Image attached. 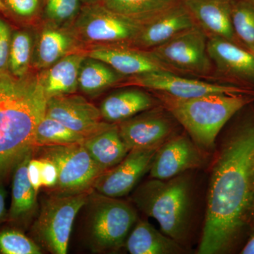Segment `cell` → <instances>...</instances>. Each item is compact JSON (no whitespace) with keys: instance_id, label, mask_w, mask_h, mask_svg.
<instances>
[{"instance_id":"cell-1","label":"cell","mask_w":254,"mask_h":254,"mask_svg":"<svg viewBox=\"0 0 254 254\" xmlns=\"http://www.w3.org/2000/svg\"><path fill=\"white\" fill-rule=\"evenodd\" d=\"M254 118L237 127L214 162L200 254H225L249 225L254 194Z\"/></svg>"},{"instance_id":"cell-2","label":"cell","mask_w":254,"mask_h":254,"mask_svg":"<svg viewBox=\"0 0 254 254\" xmlns=\"http://www.w3.org/2000/svg\"><path fill=\"white\" fill-rule=\"evenodd\" d=\"M47 101L38 75L0 74V184L6 185L18 162L34 149Z\"/></svg>"},{"instance_id":"cell-3","label":"cell","mask_w":254,"mask_h":254,"mask_svg":"<svg viewBox=\"0 0 254 254\" xmlns=\"http://www.w3.org/2000/svg\"><path fill=\"white\" fill-rule=\"evenodd\" d=\"M153 93L203 152L213 149L217 137L227 122L254 100L247 94L217 93L177 98L165 93Z\"/></svg>"},{"instance_id":"cell-4","label":"cell","mask_w":254,"mask_h":254,"mask_svg":"<svg viewBox=\"0 0 254 254\" xmlns=\"http://www.w3.org/2000/svg\"><path fill=\"white\" fill-rule=\"evenodd\" d=\"M191 190L187 173L168 180L151 178L137 187L131 200L158 222L164 234L184 246L190 231Z\"/></svg>"},{"instance_id":"cell-5","label":"cell","mask_w":254,"mask_h":254,"mask_svg":"<svg viewBox=\"0 0 254 254\" xmlns=\"http://www.w3.org/2000/svg\"><path fill=\"white\" fill-rule=\"evenodd\" d=\"M86 205L88 210L87 238L92 251L95 253H115L125 247L138 218L133 205L94 190L90 193Z\"/></svg>"},{"instance_id":"cell-6","label":"cell","mask_w":254,"mask_h":254,"mask_svg":"<svg viewBox=\"0 0 254 254\" xmlns=\"http://www.w3.org/2000/svg\"><path fill=\"white\" fill-rule=\"evenodd\" d=\"M90 193L52 194L43 200L30 226V237L50 253H67L73 222L88 202Z\"/></svg>"},{"instance_id":"cell-7","label":"cell","mask_w":254,"mask_h":254,"mask_svg":"<svg viewBox=\"0 0 254 254\" xmlns=\"http://www.w3.org/2000/svg\"><path fill=\"white\" fill-rule=\"evenodd\" d=\"M145 22L118 14L102 4L81 8L71 31L77 39L97 46H131Z\"/></svg>"},{"instance_id":"cell-8","label":"cell","mask_w":254,"mask_h":254,"mask_svg":"<svg viewBox=\"0 0 254 254\" xmlns=\"http://www.w3.org/2000/svg\"><path fill=\"white\" fill-rule=\"evenodd\" d=\"M33 156L51 160L58 170V182L53 194L71 195L93 190L99 170L81 143L36 147Z\"/></svg>"},{"instance_id":"cell-9","label":"cell","mask_w":254,"mask_h":254,"mask_svg":"<svg viewBox=\"0 0 254 254\" xmlns=\"http://www.w3.org/2000/svg\"><path fill=\"white\" fill-rule=\"evenodd\" d=\"M208 38L195 25L150 51L175 73L209 76L213 65L207 49Z\"/></svg>"},{"instance_id":"cell-10","label":"cell","mask_w":254,"mask_h":254,"mask_svg":"<svg viewBox=\"0 0 254 254\" xmlns=\"http://www.w3.org/2000/svg\"><path fill=\"white\" fill-rule=\"evenodd\" d=\"M128 150L159 148L177 134V123L161 105L117 124Z\"/></svg>"},{"instance_id":"cell-11","label":"cell","mask_w":254,"mask_h":254,"mask_svg":"<svg viewBox=\"0 0 254 254\" xmlns=\"http://www.w3.org/2000/svg\"><path fill=\"white\" fill-rule=\"evenodd\" d=\"M122 85L141 87L153 93H165L177 98H191L217 93L254 94L253 91L244 87L209 83L168 71H154L130 76Z\"/></svg>"},{"instance_id":"cell-12","label":"cell","mask_w":254,"mask_h":254,"mask_svg":"<svg viewBox=\"0 0 254 254\" xmlns=\"http://www.w3.org/2000/svg\"><path fill=\"white\" fill-rule=\"evenodd\" d=\"M159 148L129 150L116 166L98 177L93 190L111 198H120L128 195L142 177L149 173Z\"/></svg>"},{"instance_id":"cell-13","label":"cell","mask_w":254,"mask_h":254,"mask_svg":"<svg viewBox=\"0 0 254 254\" xmlns=\"http://www.w3.org/2000/svg\"><path fill=\"white\" fill-rule=\"evenodd\" d=\"M46 116L58 120L85 138L99 133L115 125L104 121L100 108L78 95L50 98L47 101Z\"/></svg>"},{"instance_id":"cell-14","label":"cell","mask_w":254,"mask_h":254,"mask_svg":"<svg viewBox=\"0 0 254 254\" xmlns=\"http://www.w3.org/2000/svg\"><path fill=\"white\" fill-rule=\"evenodd\" d=\"M203 151L187 133H177L159 148L151 168L150 177L168 180L201 167Z\"/></svg>"},{"instance_id":"cell-15","label":"cell","mask_w":254,"mask_h":254,"mask_svg":"<svg viewBox=\"0 0 254 254\" xmlns=\"http://www.w3.org/2000/svg\"><path fill=\"white\" fill-rule=\"evenodd\" d=\"M86 55L108 64L125 77L154 71L175 73L150 50L130 46H97L89 50Z\"/></svg>"},{"instance_id":"cell-16","label":"cell","mask_w":254,"mask_h":254,"mask_svg":"<svg viewBox=\"0 0 254 254\" xmlns=\"http://www.w3.org/2000/svg\"><path fill=\"white\" fill-rule=\"evenodd\" d=\"M194 26L193 18L180 0L168 9L145 21L139 35L131 46L150 50Z\"/></svg>"},{"instance_id":"cell-17","label":"cell","mask_w":254,"mask_h":254,"mask_svg":"<svg viewBox=\"0 0 254 254\" xmlns=\"http://www.w3.org/2000/svg\"><path fill=\"white\" fill-rule=\"evenodd\" d=\"M207 49L214 67L225 77L254 86V55L236 43L208 37Z\"/></svg>"},{"instance_id":"cell-18","label":"cell","mask_w":254,"mask_h":254,"mask_svg":"<svg viewBox=\"0 0 254 254\" xmlns=\"http://www.w3.org/2000/svg\"><path fill=\"white\" fill-rule=\"evenodd\" d=\"M33 150L21 158L13 172L11 203L6 222L9 226L23 232L31 226L38 210V193L28 177V163L33 157Z\"/></svg>"},{"instance_id":"cell-19","label":"cell","mask_w":254,"mask_h":254,"mask_svg":"<svg viewBox=\"0 0 254 254\" xmlns=\"http://www.w3.org/2000/svg\"><path fill=\"white\" fill-rule=\"evenodd\" d=\"M196 26L208 37L237 43L232 21L231 0H181Z\"/></svg>"},{"instance_id":"cell-20","label":"cell","mask_w":254,"mask_h":254,"mask_svg":"<svg viewBox=\"0 0 254 254\" xmlns=\"http://www.w3.org/2000/svg\"><path fill=\"white\" fill-rule=\"evenodd\" d=\"M86 57L70 53L38 75L47 99L73 94L77 91L80 67Z\"/></svg>"},{"instance_id":"cell-21","label":"cell","mask_w":254,"mask_h":254,"mask_svg":"<svg viewBox=\"0 0 254 254\" xmlns=\"http://www.w3.org/2000/svg\"><path fill=\"white\" fill-rule=\"evenodd\" d=\"M160 105L149 93L133 88L108 95L102 102L100 110L104 121L118 124Z\"/></svg>"},{"instance_id":"cell-22","label":"cell","mask_w":254,"mask_h":254,"mask_svg":"<svg viewBox=\"0 0 254 254\" xmlns=\"http://www.w3.org/2000/svg\"><path fill=\"white\" fill-rule=\"evenodd\" d=\"M82 144L91 155L100 175L116 166L129 152L120 136L117 124L85 138Z\"/></svg>"},{"instance_id":"cell-23","label":"cell","mask_w":254,"mask_h":254,"mask_svg":"<svg viewBox=\"0 0 254 254\" xmlns=\"http://www.w3.org/2000/svg\"><path fill=\"white\" fill-rule=\"evenodd\" d=\"M76 41L72 32L49 23L43 28L37 42L34 56L32 58L34 66L43 70L50 67L70 54Z\"/></svg>"},{"instance_id":"cell-24","label":"cell","mask_w":254,"mask_h":254,"mask_svg":"<svg viewBox=\"0 0 254 254\" xmlns=\"http://www.w3.org/2000/svg\"><path fill=\"white\" fill-rule=\"evenodd\" d=\"M125 246L131 254H181L187 252L181 244L144 220L137 222Z\"/></svg>"},{"instance_id":"cell-25","label":"cell","mask_w":254,"mask_h":254,"mask_svg":"<svg viewBox=\"0 0 254 254\" xmlns=\"http://www.w3.org/2000/svg\"><path fill=\"white\" fill-rule=\"evenodd\" d=\"M125 78L108 64L86 55L80 67L78 88L85 94L95 96Z\"/></svg>"},{"instance_id":"cell-26","label":"cell","mask_w":254,"mask_h":254,"mask_svg":"<svg viewBox=\"0 0 254 254\" xmlns=\"http://www.w3.org/2000/svg\"><path fill=\"white\" fill-rule=\"evenodd\" d=\"M180 0H103L102 4L118 14L145 21Z\"/></svg>"},{"instance_id":"cell-27","label":"cell","mask_w":254,"mask_h":254,"mask_svg":"<svg viewBox=\"0 0 254 254\" xmlns=\"http://www.w3.org/2000/svg\"><path fill=\"white\" fill-rule=\"evenodd\" d=\"M85 138L83 135L70 129L58 120L45 115L37 127L35 148L81 143Z\"/></svg>"},{"instance_id":"cell-28","label":"cell","mask_w":254,"mask_h":254,"mask_svg":"<svg viewBox=\"0 0 254 254\" xmlns=\"http://www.w3.org/2000/svg\"><path fill=\"white\" fill-rule=\"evenodd\" d=\"M33 56V40L27 31L15 32L11 36L8 71L15 77L27 74Z\"/></svg>"},{"instance_id":"cell-29","label":"cell","mask_w":254,"mask_h":254,"mask_svg":"<svg viewBox=\"0 0 254 254\" xmlns=\"http://www.w3.org/2000/svg\"><path fill=\"white\" fill-rule=\"evenodd\" d=\"M232 21L237 41L254 46V0H231Z\"/></svg>"},{"instance_id":"cell-30","label":"cell","mask_w":254,"mask_h":254,"mask_svg":"<svg viewBox=\"0 0 254 254\" xmlns=\"http://www.w3.org/2000/svg\"><path fill=\"white\" fill-rule=\"evenodd\" d=\"M0 254H41L42 248L22 230L8 225L0 230Z\"/></svg>"},{"instance_id":"cell-31","label":"cell","mask_w":254,"mask_h":254,"mask_svg":"<svg viewBox=\"0 0 254 254\" xmlns=\"http://www.w3.org/2000/svg\"><path fill=\"white\" fill-rule=\"evenodd\" d=\"M81 0H46L45 14L50 22L60 26L77 17Z\"/></svg>"},{"instance_id":"cell-32","label":"cell","mask_w":254,"mask_h":254,"mask_svg":"<svg viewBox=\"0 0 254 254\" xmlns=\"http://www.w3.org/2000/svg\"><path fill=\"white\" fill-rule=\"evenodd\" d=\"M5 11L16 17L31 18L36 16L41 8V0H1Z\"/></svg>"},{"instance_id":"cell-33","label":"cell","mask_w":254,"mask_h":254,"mask_svg":"<svg viewBox=\"0 0 254 254\" xmlns=\"http://www.w3.org/2000/svg\"><path fill=\"white\" fill-rule=\"evenodd\" d=\"M11 36L9 25L0 18V74L8 71Z\"/></svg>"},{"instance_id":"cell-34","label":"cell","mask_w":254,"mask_h":254,"mask_svg":"<svg viewBox=\"0 0 254 254\" xmlns=\"http://www.w3.org/2000/svg\"><path fill=\"white\" fill-rule=\"evenodd\" d=\"M37 157V156H35ZM40 160L42 185L46 188L53 189L58 185V170L55 164L48 159L37 157Z\"/></svg>"},{"instance_id":"cell-35","label":"cell","mask_w":254,"mask_h":254,"mask_svg":"<svg viewBox=\"0 0 254 254\" xmlns=\"http://www.w3.org/2000/svg\"><path fill=\"white\" fill-rule=\"evenodd\" d=\"M28 177L32 186L38 193L42 185L41 165L40 160L37 157H32L28 165Z\"/></svg>"},{"instance_id":"cell-36","label":"cell","mask_w":254,"mask_h":254,"mask_svg":"<svg viewBox=\"0 0 254 254\" xmlns=\"http://www.w3.org/2000/svg\"><path fill=\"white\" fill-rule=\"evenodd\" d=\"M7 191L4 184H0V225L7 221L8 210L6 208V198Z\"/></svg>"},{"instance_id":"cell-37","label":"cell","mask_w":254,"mask_h":254,"mask_svg":"<svg viewBox=\"0 0 254 254\" xmlns=\"http://www.w3.org/2000/svg\"><path fill=\"white\" fill-rule=\"evenodd\" d=\"M242 254H254V232L240 252Z\"/></svg>"},{"instance_id":"cell-38","label":"cell","mask_w":254,"mask_h":254,"mask_svg":"<svg viewBox=\"0 0 254 254\" xmlns=\"http://www.w3.org/2000/svg\"><path fill=\"white\" fill-rule=\"evenodd\" d=\"M249 225L252 229H254V194L253 200H252V208H251L250 221H249Z\"/></svg>"},{"instance_id":"cell-39","label":"cell","mask_w":254,"mask_h":254,"mask_svg":"<svg viewBox=\"0 0 254 254\" xmlns=\"http://www.w3.org/2000/svg\"><path fill=\"white\" fill-rule=\"evenodd\" d=\"M83 2H86L87 4H95L98 0H81Z\"/></svg>"},{"instance_id":"cell-40","label":"cell","mask_w":254,"mask_h":254,"mask_svg":"<svg viewBox=\"0 0 254 254\" xmlns=\"http://www.w3.org/2000/svg\"><path fill=\"white\" fill-rule=\"evenodd\" d=\"M0 11H5V6L1 0H0Z\"/></svg>"},{"instance_id":"cell-41","label":"cell","mask_w":254,"mask_h":254,"mask_svg":"<svg viewBox=\"0 0 254 254\" xmlns=\"http://www.w3.org/2000/svg\"><path fill=\"white\" fill-rule=\"evenodd\" d=\"M247 49L250 50L251 53H253V55H254V46L251 47V48H247Z\"/></svg>"}]
</instances>
